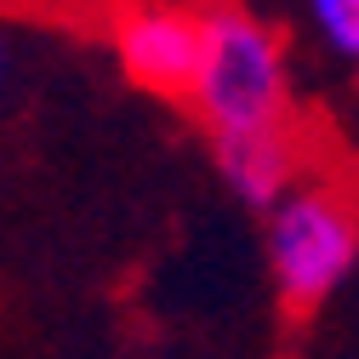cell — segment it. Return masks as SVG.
Here are the masks:
<instances>
[{
	"label": "cell",
	"mask_w": 359,
	"mask_h": 359,
	"mask_svg": "<svg viewBox=\"0 0 359 359\" xmlns=\"http://www.w3.org/2000/svg\"><path fill=\"white\" fill-rule=\"evenodd\" d=\"M200 23H205V57L189 103L205 120V137L291 120L285 40L240 0H205Z\"/></svg>",
	"instance_id": "obj_1"
},
{
	"label": "cell",
	"mask_w": 359,
	"mask_h": 359,
	"mask_svg": "<svg viewBox=\"0 0 359 359\" xmlns=\"http://www.w3.org/2000/svg\"><path fill=\"white\" fill-rule=\"evenodd\" d=\"M308 18L342 63H359V0H308Z\"/></svg>",
	"instance_id": "obj_5"
},
{
	"label": "cell",
	"mask_w": 359,
	"mask_h": 359,
	"mask_svg": "<svg viewBox=\"0 0 359 359\" xmlns=\"http://www.w3.org/2000/svg\"><path fill=\"white\" fill-rule=\"evenodd\" d=\"M359 262V205L337 183H297L268 211V274L280 308L308 320L325 308Z\"/></svg>",
	"instance_id": "obj_2"
},
{
	"label": "cell",
	"mask_w": 359,
	"mask_h": 359,
	"mask_svg": "<svg viewBox=\"0 0 359 359\" xmlns=\"http://www.w3.org/2000/svg\"><path fill=\"white\" fill-rule=\"evenodd\" d=\"M0 86H6V40H0Z\"/></svg>",
	"instance_id": "obj_6"
},
{
	"label": "cell",
	"mask_w": 359,
	"mask_h": 359,
	"mask_svg": "<svg viewBox=\"0 0 359 359\" xmlns=\"http://www.w3.org/2000/svg\"><path fill=\"white\" fill-rule=\"evenodd\" d=\"M114 57L126 80L149 97L189 103L200 57H205V23L200 6H177V0H137V6L114 12Z\"/></svg>",
	"instance_id": "obj_3"
},
{
	"label": "cell",
	"mask_w": 359,
	"mask_h": 359,
	"mask_svg": "<svg viewBox=\"0 0 359 359\" xmlns=\"http://www.w3.org/2000/svg\"><path fill=\"white\" fill-rule=\"evenodd\" d=\"M211 160H217V177L229 183L234 200H245L257 211H274L297 189V165H302L297 120L257 126V131H217Z\"/></svg>",
	"instance_id": "obj_4"
}]
</instances>
